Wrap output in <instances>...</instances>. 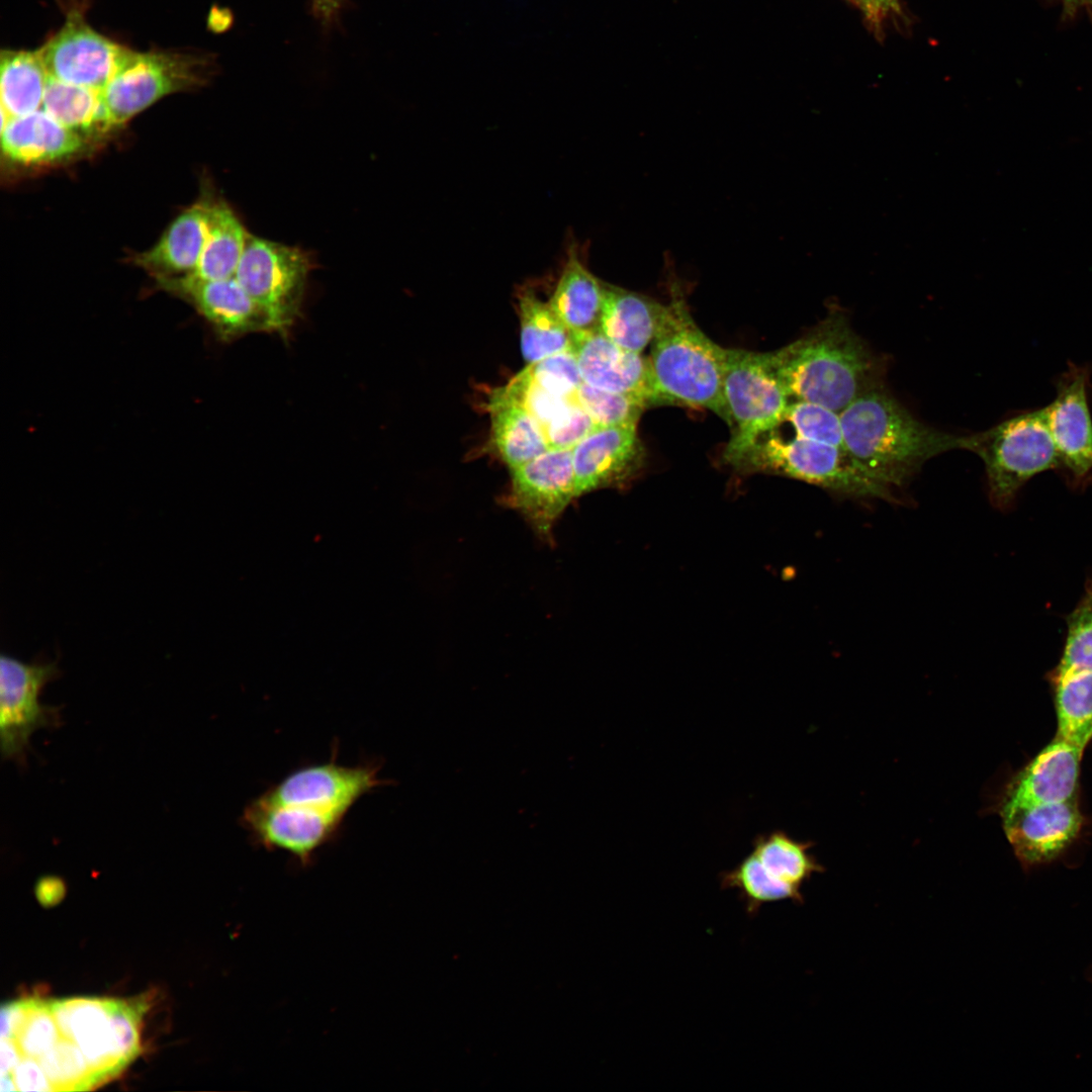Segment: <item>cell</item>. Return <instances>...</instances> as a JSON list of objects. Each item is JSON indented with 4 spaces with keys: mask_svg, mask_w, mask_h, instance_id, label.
<instances>
[{
    "mask_svg": "<svg viewBox=\"0 0 1092 1092\" xmlns=\"http://www.w3.org/2000/svg\"><path fill=\"white\" fill-rule=\"evenodd\" d=\"M762 357L790 399L839 414L863 393L884 385L886 362L855 333L846 311L834 302L809 332Z\"/></svg>",
    "mask_w": 1092,
    "mask_h": 1092,
    "instance_id": "1",
    "label": "cell"
},
{
    "mask_svg": "<svg viewBox=\"0 0 1092 1092\" xmlns=\"http://www.w3.org/2000/svg\"><path fill=\"white\" fill-rule=\"evenodd\" d=\"M849 456L871 477L894 490L906 485L929 459L969 449V436H957L916 419L884 385L840 413Z\"/></svg>",
    "mask_w": 1092,
    "mask_h": 1092,
    "instance_id": "2",
    "label": "cell"
},
{
    "mask_svg": "<svg viewBox=\"0 0 1092 1092\" xmlns=\"http://www.w3.org/2000/svg\"><path fill=\"white\" fill-rule=\"evenodd\" d=\"M671 283L670 300L651 342L656 385L668 403L709 410L732 428L723 387L725 348L698 327L680 287Z\"/></svg>",
    "mask_w": 1092,
    "mask_h": 1092,
    "instance_id": "3",
    "label": "cell"
},
{
    "mask_svg": "<svg viewBox=\"0 0 1092 1092\" xmlns=\"http://www.w3.org/2000/svg\"><path fill=\"white\" fill-rule=\"evenodd\" d=\"M725 462L743 474L795 478L840 497L897 502L894 490L871 477L845 449L796 436L785 439L775 430Z\"/></svg>",
    "mask_w": 1092,
    "mask_h": 1092,
    "instance_id": "4",
    "label": "cell"
},
{
    "mask_svg": "<svg viewBox=\"0 0 1092 1092\" xmlns=\"http://www.w3.org/2000/svg\"><path fill=\"white\" fill-rule=\"evenodd\" d=\"M969 451L985 465L992 505L1005 510L1034 475L1059 469L1045 407L1018 411L982 432L969 435Z\"/></svg>",
    "mask_w": 1092,
    "mask_h": 1092,
    "instance_id": "5",
    "label": "cell"
},
{
    "mask_svg": "<svg viewBox=\"0 0 1092 1092\" xmlns=\"http://www.w3.org/2000/svg\"><path fill=\"white\" fill-rule=\"evenodd\" d=\"M59 1034L86 1058L97 1086L140 1053L143 1012L133 1001L96 997L50 1000Z\"/></svg>",
    "mask_w": 1092,
    "mask_h": 1092,
    "instance_id": "6",
    "label": "cell"
},
{
    "mask_svg": "<svg viewBox=\"0 0 1092 1092\" xmlns=\"http://www.w3.org/2000/svg\"><path fill=\"white\" fill-rule=\"evenodd\" d=\"M209 58L182 52L127 51L112 79L102 90L113 127L157 102L206 81Z\"/></svg>",
    "mask_w": 1092,
    "mask_h": 1092,
    "instance_id": "7",
    "label": "cell"
},
{
    "mask_svg": "<svg viewBox=\"0 0 1092 1092\" xmlns=\"http://www.w3.org/2000/svg\"><path fill=\"white\" fill-rule=\"evenodd\" d=\"M309 268L299 248L249 233L235 277L265 312L271 332L285 335L299 315Z\"/></svg>",
    "mask_w": 1092,
    "mask_h": 1092,
    "instance_id": "8",
    "label": "cell"
},
{
    "mask_svg": "<svg viewBox=\"0 0 1092 1092\" xmlns=\"http://www.w3.org/2000/svg\"><path fill=\"white\" fill-rule=\"evenodd\" d=\"M723 387L732 419V435L723 454L726 460L776 430L791 400L762 353L742 349L725 348Z\"/></svg>",
    "mask_w": 1092,
    "mask_h": 1092,
    "instance_id": "9",
    "label": "cell"
},
{
    "mask_svg": "<svg viewBox=\"0 0 1092 1092\" xmlns=\"http://www.w3.org/2000/svg\"><path fill=\"white\" fill-rule=\"evenodd\" d=\"M58 662L0 658V749L3 759L24 765L31 735L59 726L60 708L40 702L42 689L59 677Z\"/></svg>",
    "mask_w": 1092,
    "mask_h": 1092,
    "instance_id": "10",
    "label": "cell"
},
{
    "mask_svg": "<svg viewBox=\"0 0 1092 1092\" xmlns=\"http://www.w3.org/2000/svg\"><path fill=\"white\" fill-rule=\"evenodd\" d=\"M337 755L335 745L328 761L293 769L256 799L270 805L307 806L348 814L363 796L389 783L379 778L378 760L344 765L338 762Z\"/></svg>",
    "mask_w": 1092,
    "mask_h": 1092,
    "instance_id": "11",
    "label": "cell"
},
{
    "mask_svg": "<svg viewBox=\"0 0 1092 1092\" xmlns=\"http://www.w3.org/2000/svg\"><path fill=\"white\" fill-rule=\"evenodd\" d=\"M347 815L307 806L270 805L255 798L245 806L240 819L255 845L285 851L306 866L322 847L339 837Z\"/></svg>",
    "mask_w": 1092,
    "mask_h": 1092,
    "instance_id": "12",
    "label": "cell"
},
{
    "mask_svg": "<svg viewBox=\"0 0 1092 1092\" xmlns=\"http://www.w3.org/2000/svg\"><path fill=\"white\" fill-rule=\"evenodd\" d=\"M1092 366L1069 362L1055 380L1056 396L1045 407L1059 471L1073 485L1092 477Z\"/></svg>",
    "mask_w": 1092,
    "mask_h": 1092,
    "instance_id": "13",
    "label": "cell"
},
{
    "mask_svg": "<svg viewBox=\"0 0 1092 1092\" xmlns=\"http://www.w3.org/2000/svg\"><path fill=\"white\" fill-rule=\"evenodd\" d=\"M511 470L507 503L516 509L542 539L577 497L571 449H549Z\"/></svg>",
    "mask_w": 1092,
    "mask_h": 1092,
    "instance_id": "14",
    "label": "cell"
},
{
    "mask_svg": "<svg viewBox=\"0 0 1092 1092\" xmlns=\"http://www.w3.org/2000/svg\"><path fill=\"white\" fill-rule=\"evenodd\" d=\"M127 51L94 30L75 10L39 49L50 77L97 90L106 87Z\"/></svg>",
    "mask_w": 1092,
    "mask_h": 1092,
    "instance_id": "15",
    "label": "cell"
},
{
    "mask_svg": "<svg viewBox=\"0 0 1092 1092\" xmlns=\"http://www.w3.org/2000/svg\"><path fill=\"white\" fill-rule=\"evenodd\" d=\"M155 280L160 289L191 304L221 341L271 332L265 312L235 276L205 279L192 273Z\"/></svg>",
    "mask_w": 1092,
    "mask_h": 1092,
    "instance_id": "16",
    "label": "cell"
},
{
    "mask_svg": "<svg viewBox=\"0 0 1092 1092\" xmlns=\"http://www.w3.org/2000/svg\"><path fill=\"white\" fill-rule=\"evenodd\" d=\"M583 382L604 390L631 396L648 406L668 403L659 391L649 358L626 350L600 330L571 334Z\"/></svg>",
    "mask_w": 1092,
    "mask_h": 1092,
    "instance_id": "17",
    "label": "cell"
},
{
    "mask_svg": "<svg viewBox=\"0 0 1092 1092\" xmlns=\"http://www.w3.org/2000/svg\"><path fill=\"white\" fill-rule=\"evenodd\" d=\"M571 453L577 496L626 484L642 469L646 456L636 425L599 427Z\"/></svg>",
    "mask_w": 1092,
    "mask_h": 1092,
    "instance_id": "18",
    "label": "cell"
},
{
    "mask_svg": "<svg viewBox=\"0 0 1092 1092\" xmlns=\"http://www.w3.org/2000/svg\"><path fill=\"white\" fill-rule=\"evenodd\" d=\"M1000 815L1009 843L1018 858L1026 863L1055 858L1075 839L1083 821L1076 799Z\"/></svg>",
    "mask_w": 1092,
    "mask_h": 1092,
    "instance_id": "19",
    "label": "cell"
},
{
    "mask_svg": "<svg viewBox=\"0 0 1092 1092\" xmlns=\"http://www.w3.org/2000/svg\"><path fill=\"white\" fill-rule=\"evenodd\" d=\"M1082 754L1079 748L1056 737L1007 785L1000 814L1075 799Z\"/></svg>",
    "mask_w": 1092,
    "mask_h": 1092,
    "instance_id": "20",
    "label": "cell"
},
{
    "mask_svg": "<svg viewBox=\"0 0 1092 1092\" xmlns=\"http://www.w3.org/2000/svg\"><path fill=\"white\" fill-rule=\"evenodd\" d=\"M87 139L68 128L43 109L9 118L1 126V147L8 161L25 166H48L81 154Z\"/></svg>",
    "mask_w": 1092,
    "mask_h": 1092,
    "instance_id": "21",
    "label": "cell"
},
{
    "mask_svg": "<svg viewBox=\"0 0 1092 1092\" xmlns=\"http://www.w3.org/2000/svg\"><path fill=\"white\" fill-rule=\"evenodd\" d=\"M210 201H199L182 211L149 250L136 254L134 263L155 279L196 271L207 233Z\"/></svg>",
    "mask_w": 1092,
    "mask_h": 1092,
    "instance_id": "22",
    "label": "cell"
},
{
    "mask_svg": "<svg viewBox=\"0 0 1092 1092\" xmlns=\"http://www.w3.org/2000/svg\"><path fill=\"white\" fill-rule=\"evenodd\" d=\"M604 298V281L587 267L577 242L568 244L565 260L548 299L552 309L571 334L597 331Z\"/></svg>",
    "mask_w": 1092,
    "mask_h": 1092,
    "instance_id": "23",
    "label": "cell"
},
{
    "mask_svg": "<svg viewBox=\"0 0 1092 1092\" xmlns=\"http://www.w3.org/2000/svg\"><path fill=\"white\" fill-rule=\"evenodd\" d=\"M663 309L653 298L604 282L599 330L618 346L641 353L651 344Z\"/></svg>",
    "mask_w": 1092,
    "mask_h": 1092,
    "instance_id": "24",
    "label": "cell"
},
{
    "mask_svg": "<svg viewBox=\"0 0 1092 1092\" xmlns=\"http://www.w3.org/2000/svg\"><path fill=\"white\" fill-rule=\"evenodd\" d=\"M488 410L492 446L510 469L549 450L540 426L503 387L492 391Z\"/></svg>",
    "mask_w": 1092,
    "mask_h": 1092,
    "instance_id": "25",
    "label": "cell"
},
{
    "mask_svg": "<svg viewBox=\"0 0 1092 1092\" xmlns=\"http://www.w3.org/2000/svg\"><path fill=\"white\" fill-rule=\"evenodd\" d=\"M1 114L12 118L42 108L49 73L39 50L1 52Z\"/></svg>",
    "mask_w": 1092,
    "mask_h": 1092,
    "instance_id": "26",
    "label": "cell"
},
{
    "mask_svg": "<svg viewBox=\"0 0 1092 1092\" xmlns=\"http://www.w3.org/2000/svg\"><path fill=\"white\" fill-rule=\"evenodd\" d=\"M249 233L225 202H210L202 255L193 273L205 279L234 277Z\"/></svg>",
    "mask_w": 1092,
    "mask_h": 1092,
    "instance_id": "27",
    "label": "cell"
},
{
    "mask_svg": "<svg viewBox=\"0 0 1092 1092\" xmlns=\"http://www.w3.org/2000/svg\"><path fill=\"white\" fill-rule=\"evenodd\" d=\"M41 109L86 139L113 128L102 90L66 83L50 76Z\"/></svg>",
    "mask_w": 1092,
    "mask_h": 1092,
    "instance_id": "28",
    "label": "cell"
},
{
    "mask_svg": "<svg viewBox=\"0 0 1092 1092\" xmlns=\"http://www.w3.org/2000/svg\"><path fill=\"white\" fill-rule=\"evenodd\" d=\"M521 352L528 364L571 348V332L534 290L523 289L518 296Z\"/></svg>",
    "mask_w": 1092,
    "mask_h": 1092,
    "instance_id": "29",
    "label": "cell"
},
{
    "mask_svg": "<svg viewBox=\"0 0 1092 1092\" xmlns=\"http://www.w3.org/2000/svg\"><path fill=\"white\" fill-rule=\"evenodd\" d=\"M1057 737L1084 751L1092 738V671L1053 674Z\"/></svg>",
    "mask_w": 1092,
    "mask_h": 1092,
    "instance_id": "30",
    "label": "cell"
},
{
    "mask_svg": "<svg viewBox=\"0 0 1092 1092\" xmlns=\"http://www.w3.org/2000/svg\"><path fill=\"white\" fill-rule=\"evenodd\" d=\"M811 842L799 841L785 831L758 834L751 852L772 877L798 890L815 874L824 871L810 853Z\"/></svg>",
    "mask_w": 1092,
    "mask_h": 1092,
    "instance_id": "31",
    "label": "cell"
},
{
    "mask_svg": "<svg viewBox=\"0 0 1092 1092\" xmlns=\"http://www.w3.org/2000/svg\"><path fill=\"white\" fill-rule=\"evenodd\" d=\"M720 887L736 890L746 913L755 916L768 903L791 900L803 904L802 890H798L772 877L750 851L734 868L720 873Z\"/></svg>",
    "mask_w": 1092,
    "mask_h": 1092,
    "instance_id": "32",
    "label": "cell"
},
{
    "mask_svg": "<svg viewBox=\"0 0 1092 1092\" xmlns=\"http://www.w3.org/2000/svg\"><path fill=\"white\" fill-rule=\"evenodd\" d=\"M504 390L514 397L540 426L543 434L559 425L570 414L576 401L555 395L538 385L526 369L518 373Z\"/></svg>",
    "mask_w": 1092,
    "mask_h": 1092,
    "instance_id": "33",
    "label": "cell"
},
{
    "mask_svg": "<svg viewBox=\"0 0 1092 1092\" xmlns=\"http://www.w3.org/2000/svg\"><path fill=\"white\" fill-rule=\"evenodd\" d=\"M1074 611L1067 617V638L1059 665L1053 674L1092 671V579Z\"/></svg>",
    "mask_w": 1092,
    "mask_h": 1092,
    "instance_id": "34",
    "label": "cell"
},
{
    "mask_svg": "<svg viewBox=\"0 0 1092 1092\" xmlns=\"http://www.w3.org/2000/svg\"><path fill=\"white\" fill-rule=\"evenodd\" d=\"M574 399L598 427L636 425L647 405L631 396L582 382Z\"/></svg>",
    "mask_w": 1092,
    "mask_h": 1092,
    "instance_id": "35",
    "label": "cell"
},
{
    "mask_svg": "<svg viewBox=\"0 0 1092 1092\" xmlns=\"http://www.w3.org/2000/svg\"><path fill=\"white\" fill-rule=\"evenodd\" d=\"M788 422L796 437L830 444L845 449L840 414L820 404L790 401L784 422Z\"/></svg>",
    "mask_w": 1092,
    "mask_h": 1092,
    "instance_id": "36",
    "label": "cell"
},
{
    "mask_svg": "<svg viewBox=\"0 0 1092 1092\" xmlns=\"http://www.w3.org/2000/svg\"><path fill=\"white\" fill-rule=\"evenodd\" d=\"M525 369L542 388L565 398H574L583 382L572 348L528 364Z\"/></svg>",
    "mask_w": 1092,
    "mask_h": 1092,
    "instance_id": "37",
    "label": "cell"
},
{
    "mask_svg": "<svg viewBox=\"0 0 1092 1092\" xmlns=\"http://www.w3.org/2000/svg\"><path fill=\"white\" fill-rule=\"evenodd\" d=\"M869 15L867 20L879 32L885 18L900 12L899 0H867Z\"/></svg>",
    "mask_w": 1092,
    "mask_h": 1092,
    "instance_id": "38",
    "label": "cell"
},
{
    "mask_svg": "<svg viewBox=\"0 0 1092 1092\" xmlns=\"http://www.w3.org/2000/svg\"><path fill=\"white\" fill-rule=\"evenodd\" d=\"M63 892L64 884L58 877H43L39 880L36 886L37 896L41 900H56Z\"/></svg>",
    "mask_w": 1092,
    "mask_h": 1092,
    "instance_id": "39",
    "label": "cell"
},
{
    "mask_svg": "<svg viewBox=\"0 0 1092 1092\" xmlns=\"http://www.w3.org/2000/svg\"><path fill=\"white\" fill-rule=\"evenodd\" d=\"M1065 11L1073 15L1083 8L1092 9V0H1062Z\"/></svg>",
    "mask_w": 1092,
    "mask_h": 1092,
    "instance_id": "40",
    "label": "cell"
},
{
    "mask_svg": "<svg viewBox=\"0 0 1092 1092\" xmlns=\"http://www.w3.org/2000/svg\"><path fill=\"white\" fill-rule=\"evenodd\" d=\"M337 0H315L316 7L323 12H330L336 4Z\"/></svg>",
    "mask_w": 1092,
    "mask_h": 1092,
    "instance_id": "41",
    "label": "cell"
},
{
    "mask_svg": "<svg viewBox=\"0 0 1092 1092\" xmlns=\"http://www.w3.org/2000/svg\"><path fill=\"white\" fill-rule=\"evenodd\" d=\"M848 1L851 2L853 5H855L857 8H859L863 12V14L866 15V18L868 17V15H869V4H868L867 0H848Z\"/></svg>",
    "mask_w": 1092,
    "mask_h": 1092,
    "instance_id": "42",
    "label": "cell"
}]
</instances>
